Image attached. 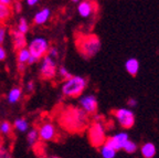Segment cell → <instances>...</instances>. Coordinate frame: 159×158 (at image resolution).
<instances>
[{
  "instance_id": "4316f807",
  "label": "cell",
  "mask_w": 159,
  "mask_h": 158,
  "mask_svg": "<svg viewBox=\"0 0 159 158\" xmlns=\"http://www.w3.org/2000/svg\"><path fill=\"white\" fill-rule=\"evenodd\" d=\"M50 58H52L53 60H55L57 61V58H59V50H57V47H52L49 49V52H48V54Z\"/></svg>"
},
{
  "instance_id": "277c9868",
  "label": "cell",
  "mask_w": 159,
  "mask_h": 158,
  "mask_svg": "<svg viewBox=\"0 0 159 158\" xmlns=\"http://www.w3.org/2000/svg\"><path fill=\"white\" fill-rule=\"evenodd\" d=\"M87 135H89V141L91 145L97 147V148H101L106 143L107 139L106 128H105L104 123L97 118L94 122H92L89 126Z\"/></svg>"
},
{
  "instance_id": "5bb4252c",
  "label": "cell",
  "mask_w": 159,
  "mask_h": 158,
  "mask_svg": "<svg viewBox=\"0 0 159 158\" xmlns=\"http://www.w3.org/2000/svg\"><path fill=\"white\" fill-rule=\"evenodd\" d=\"M156 146L150 142L143 144L142 147H140V153H142V156L144 158H154L155 155H156Z\"/></svg>"
},
{
  "instance_id": "ffe728a7",
  "label": "cell",
  "mask_w": 159,
  "mask_h": 158,
  "mask_svg": "<svg viewBox=\"0 0 159 158\" xmlns=\"http://www.w3.org/2000/svg\"><path fill=\"white\" fill-rule=\"evenodd\" d=\"M99 153H101L103 158H115L116 157L117 151H115V149H113L112 147H109L108 145L104 144V145L99 148Z\"/></svg>"
},
{
  "instance_id": "9c48e42d",
  "label": "cell",
  "mask_w": 159,
  "mask_h": 158,
  "mask_svg": "<svg viewBox=\"0 0 159 158\" xmlns=\"http://www.w3.org/2000/svg\"><path fill=\"white\" fill-rule=\"evenodd\" d=\"M38 132H39V138L43 142L55 141V138H57V127L51 122L43 123L42 125L40 126V128L38 129Z\"/></svg>"
},
{
  "instance_id": "83f0119b",
  "label": "cell",
  "mask_w": 159,
  "mask_h": 158,
  "mask_svg": "<svg viewBox=\"0 0 159 158\" xmlns=\"http://www.w3.org/2000/svg\"><path fill=\"white\" fill-rule=\"evenodd\" d=\"M6 38H7V30L5 27H1L0 28V45H2Z\"/></svg>"
},
{
  "instance_id": "8fae6325",
  "label": "cell",
  "mask_w": 159,
  "mask_h": 158,
  "mask_svg": "<svg viewBox=\"0 0 159 158\" xmlns=\"http://www.w3.org/2000/svg\"><path fill=\"white\" fill-rule=\"evenodd\" d=\"M98 9V3L95 1H89V0H83L80 1L77 5V12L82 18H89L92 17Z\"/></svg>"
},
{
  "instance_id": "d4e9b609",
  "label": "cell",
  "mask_w": 159,
  "mask_h": 158,
  "mask_svg": "<svg viewBox=\"0 0 159 158\" xmlns=\"http://www.w3.org/2000/svg\"><path fill=\"white\" fill-rule=\"evenodd\" d=\"M11 129H12V126L9 122L5 121L2 123L0 124V134H2V135H9L11 133Z\"/></svg>"
},
{
  "instance_id": "7a4b0ae2",
  "label": "cell",
  "mask_w": 159,
  "mask_h": 158,
  "mask_svg": "<svg viewBox=\"0 0 159 158\" xmlns=\"http://www.w3.org/2000/svg\"><path fill=\"white\" fill-rule=\"evenodd\" d=\"M75 47L80 55L85 60L92 59L101 50L102 43L96 35L80 33L75 38Z\"/></svg>"
},
{
  "instance_id": "e0dca14e",
  "label": "cell",
  "mask_w": 159,
  "mask_h": 158,
  "mask_svg": "<svg viewBox=\"0 0 159 158\" xmlns=\"http://www.w3.org/2000/svg\"><path fill=\"white\" fill-rule=\"evenodd\" d=\"M13 127L20 133H27V131H29V123L23 117H18L13 123Z\"/></svg>"
},
{
  "instance_id": "4fadbf2b",
  "label": "cell",
  "mask_w": 159,
  "mask_h": 158,
  "mask_svg": "<svg viewBox=\"0 0 159 158\" xmlns=\"http://www.w3.org/2000/svg\"><path fill=\"white\" fill-rule=\"evenodd\" d=\"M51 18V9L49 8H43V9L39 10L35 16L33 17V22L34 25L38 26H41V25H44L49 21V19Z\"/></svg>"
},
{
  "instance_id": "30bf717a",
  "label": "cell",
  "mask_w": 159,
  "mask_h": 158,
  "mask_svg": "<svg viewBox=\"0 0 159 158\" xmlns=\"http://www.w3.org/2000/svg\"><path fill=\"white\" fill-rule=\"evenodd\" d=\"M127 141H129L128 134L126 132H120V133H117L115 135L108 137L106 139V143L105 144L108 145L109 147H112L116 151H118L124 148V146L127 143Z\"/></svg>"
},
{
  "instance_id": "9a60e30c",
  "label": "cell",
  "mask_w": 159,
  "mask_h": 158,
  "mask_svg": "<svg viewBox=\"0 0 159 158\" xmlns=\"http://www.w3.org/2000/svg\"><path fill=\"white\" fill-rule=\"evenodd\" d=\"M125 69H126V71L128 72L130 75H133V77L137 75V73H138V71H139L138 60H137L136 58H129V59L126 60V62H125Z\"/></svg>"
},
{
  "instance_id": "f1b7e54d",
  "label": "cell",
  "mask_w": 159,
  "mask_h": 158,
  "mask_svg": "<svg viewBox=\"0 0 159 158\" xmlns=\"http://www.w3.org/2000/svg\"><path fill=\"white\" fill-rule=\"evenodd\" d=\"M34 90H35V84H34V82L33 81H29L27 83V91H28V93H33L34 92Z\"/></svg>"
},
{
  "instance_id": "44dd1931",
  "label": "cell",
  "mask_w": 159,
  "mask_h": 158,
  "mask_svg": "<svg viewBox=\"0 0 159 158\" xmlns=\"http://www.w3.org/2000/svg\"><path fill=\"white\" fill-rule=\"evenodd\" d=\"M39 132L38 129L33 128V129H30L27 134V142L30 146H33L37 144V142L39 141Z\"/></svg>"
},
{
  "instance_id": "d6a6232c",
  "label": "cell",
  "mask_w": 159,
  "mask_h": 158,
  "mask_svg": "<svg viewBox=\"0 0 159 158\" xmlns=\"http://www.w3.org/2000/svg\"><path fill=\"white\" fill-rule=\"evenodd\" d=\"M38 0H27V5L28 6H30V7H32V6H35V5H38Z\"/></svg>"
},
{
  "instance_id": "8d00e7d4",
  "label": "cell",
  "mask_w": 159,
  "mask_h": 158,
  "mask_svg": "<svg viewBox=\"0 0 159 158\" xmlns=\"http://www.w3.org/2000/svg\"><path fill=\"white\" fill-rule=\"evenodd\" d=\"M0 28H1V26H0Z\"/></svg>"
},
{
  "instance_id": "d6986e66",
  "label": "cell",
  "mask_w": 159,
  "mask_h": 158,
  "mask_svg": "<svg viewBox=\"0 0 159 158\" xmlns=\"http://www.w3.org/2000/svg\"><path fill=\"white\" fill-rule=\"evenodd\" d=\"M30 57H31V54H30V52H29V50H28V48H25V49L19 50V51H18V53H17L18 63H21V64L27 65Z\"/></svg>"
},
{
  "instance_id": "cb8c5ba5",
  "label": "cell",
  "mask_w": 159,
  "mask_h": 158,
  "mask_svg": "<svg viewBox=\"0 0 159 158\" xmlns=\"http://www.w3.org/2000/svg\"><path fill=\"white\" fill-rule=\"evenodd\" d=\"M137 144L135 143V142H133V141H127V143L125 144V146H124V151H126V153H128V154H134V153H136V151H137Z\"/></svg>"
},
{
  "instance_id": "1f68e13d",
  "label": "cell",
  "mask_w": 159,
  "mask_h": 158,
  "mask_svg": "<svg viewBox=\"0 0 159 158\" xmlns=\"http://www.w3.org/2000/svg\"><path fill=\"white\" fill-rule=\"evenodd\" d=\"M137 100L136 99H133V97H130V99L127 101V105H128L129 107H135V106H137Z\"/></svg>"
},
{
  "instance_id": "603a6c76",
  "label": "cell",
  "mask_w": 159,
  "mask_h": 158,
  "mask_svg": "<svg viewBox=\"0 0 159 158\" xmlns=\"http://www.w3.org/2000/svg\"><path fill=\"white\" fill-rule=\"evenodd\" d=\"M57 74H59L60 79L63 80V81H67V80H70L71 77H73L72 74H71V72H69V70L66 69L65 67H57Z\"/></svg>"
},
{
  "instance_id": "d590c367",
  "label": "cell",
  "mask_w": 159,
  "mask_h": 158,
  "mask_svg": "<svg viewBox=\"0 0 159 158\" xmlns=\"http://www.w3.org/2000/svg\"><path fill=\"white\" fill-rule=\"evenodd\" d=\"M50 158H61V157H59V156H52V157H50Z\"/></svg>"
},
{
  "instance_id": "836d02e7",
  "label": "cell",
  "mask_w": 159,
  "mask_h": 158,
  "mask_svg": "<svg viewBox=\"0 0 159 158\" xmlns=\"http://www.w3.org/2000/svg\"><path fill=\"white\" fill-rule=\"evenodd\" d=\"M17 69L19 72H23L25 69V64H21V63H18L17 64Z\"/></svg>"
},
{
  "instance_id": "6da1fadb",
  "label": "cell",
  "mask_w": 159,
  "mask_h": 158,
  "mask_svg": "<svg viewBox=\"0 0 159 158\" xmlns=\"http://www.w3.org/2000/svg\"><path fill=\"white\" fill-rule=\"evenodd\" d=\"M59 125L69 133H81L89 128V115L80 106H64L60 109L57 115Z\"/></svg>"
},
{
  "instance_id": "7402d4cb",
  "label": "cell",
  "mask_w": 159,
  "mask_h": 158,
  "mask_svg": "<svg viewBox=\"0 0 159 158\" xmlns=\"http://www.w3.org/2000/svg\"><path fill=\"white\" fill-rule=\"evenodd\" d=\"M17 31H19L20 33H22L25 35V33H28V31H29V23H28L25 18H20L19 19L17 26Z\"/></svg>"
},
{
  "instance_id": "484cf974",
  "label": "cell",
  "mask_w": 159,
  "mask_h": 158,
  "mask_svg": "<svg viewBox=\"0 0 159 158\" xmlns=\"http://www.w3.org/2000/svg\"><path fill=\"white\" fill-rule=\"evenodd\" d=\"M0 158H11V153L3 144H0Z\"/></svg>"
},
{
  "instance_id": "7c38bea8",
  "label": "cell",
  "mask_w": 159,
  "mask_h": 158,
  "mask_svg": "<svg viewBox=\"0 0 159 158\" xmlns=\"http://www.w3.org/2000/svg\"><path fill=\"white\" fill-rule=\"evenodd\" d=\"M11 39H12L13 47L17 51L21 49H25V45H27V39H25V35L20 33L17 30H12L11 31Z\"/></svg>"
},
{
  "instance_id": "f546056e",
  "label": "cell",
  "mask_w": 159,
  "mask_h": 158,
  "mask_svg": "<svg viewBox=\"0 0 159 158\" xmlns=\"http://www.w3.org/2000/svg\"><path fill=\"white\" fill-rule=\"evenodd\" d=\"M13 8H15L16 12H21V10H22V3H21V1H13Z\"/></svg>"
},
{
  "instance_id": "52a82bcc",
  "label": "cell",
  "mask_w": 159,
  "mask_h": 158,
  "mask_svg": "<svg viewBox=\"0 0 159 158\" xmlns=\"http://www.w3.org/2000/svg\"><path fill=\"white\" fill-rule=\"evenodd\" d=\"M116 121L118 122L119 126L123 128H132L135 124V114L130 109L122 107L114 112Z\"/></svg>"
},
{
  "instance_id": "ac0fdd59",
  "label": "cell",
  "mask_w": 159,
  "mask_h": 158,
  "mask_svg": "<svg viewBox=\"0 0 159 158\" xmlns=\"http://www.w3.org/2000/svg\"><path fill=\"white\" fill-rule=\"evenodd\" d=\"M12 15V7H8L0 2V25L5 23Z\"/></svg>"
},
{
  "instance_id": "4dcf8cb0",
  "label": "cell",
  "mask_w": 159,
  "mask_h": 158,
  "mask_svg": "<svg viewBox=\"0 0 159 158\" xmlns=\"http://www.w3.org/2000/svg\"><path fill=\"white\" fill-rule=\"evenodd\" d=\"M6 58H7V51L2 45H0V61L6 60Z\"/></svg>"
},
{
  "instance_id": "ba28073f",
  "label": "cell",
  "mask_w": 159,
  "mask_h": 158,
  "mask_svg": "<svg viewBox=\"0 0 159 158\" xmlns=\"http://www.w3.org/2000/svg\"><path fill=\"white\" fill-rule=\"evenodd\" d=\"M80 107L87 114H94L97 111L98 107V103H97V99L93 94H87V95H82L79 99Z\"/></svg>"
},
{
  "instance_id": "3957f363",
  "label": "cell",
  "mask_w": 159,
  "mask_h": 158,
  "mask_svg": "<svg viewBox=\"0 0 159 158\" xmlns=\"http://www.w3.org/2000/svg\"><path fill=\"white\" fill-rule=\"evenodd\" d=\"M87 81L81 75H73L62 84V94L67 97H79L86 89Z\"/></svg>"
},
{
  "instance_id": "e575fe53",
  "label": "cell",
  "mask_w": 159,
  "mask_h": 158,
  "mask_svg": "<svg viewBox=\"0 0 159 158\" xmlns=\"http://www.w3.org/2000/svg\"><path fill=\"white\" fill-rule=\"evenodd\" d=\"M35 62H38V60L35 59V58H33V57H30V59H29V61H28V63H27V64H29V65H32V64H34Z\"/></svg>"
},
{
  "instance_id": "8992f818",
  "label": "cell",
  "mask_w": 159,
  "mask_h": 158,
  "mask_svg": "<svg viewBox=\"0 0 159 158\" xmlns=\"http://www.w3.org/2000/svg\"><path fill=\"white\" fill-rule=\"evenodd\" d=\"M57 74V61L45 55L40 65V77L43 80H53Z\"/></svg>"
},
{
  "instance_id": "2e32d148",
  "label": "cell",
  "mask_w": 159,
  "mask_h": 158,
  "mask_svg": "<svg viewBox=\"0 0 159 158\" xmlns=\"http://www.w3.org/2000/svg\"><path fill=\"white\" fill-rule=\"evenodd\" d=\"M21 96H22V90L20 89V87H13L8 93L7 100L10 104H15L21 99Z\"/></svg>"
},
{
  "instance_id": "5b68a950",
  "label": "cell",
  "mask_w": 159,
  "mask_h": 158,
  "mask_svg": "<svg viewBox=\"0 0 159 158\" xmlns=\"http://www.w3.org/2000/svg\"><path fill=\"white\" fill-rule=\"evenodd\" d=\"M50 49L49 42L43 37H35L29 42L28 50H29L31 57L35 58L39 61L40 59H43L48 54Z\"/></svg>"
}]
</instances>
